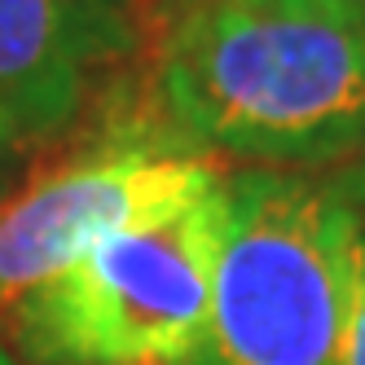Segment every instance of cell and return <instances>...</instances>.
<instances>
[{
  "mask_svg": "<svg viewBox=\"0 0 365 365\" xmlns=\"http://www.w3.org/2000/svg\"><path fill=\"white\" fill-rule=\"evenodd\" d=\"M365 259V220L334 176H225L212 304L180 365H334Z\"/></svg>",
  "mask_w": 365,
  "mask_h": 365,
  "instance_id": "cell-2",
  "label": "cell"
},
{
  "mask_svg": "<svg viewBox=\"0 0 365 365\" xmlns=\"http://www.w3.org/2000/svg\"><path fill=\"white\" fill-rule=\"evenodd\" d=\"M334 185L348 194V202L361 212V220H365V145H361V154H352V159L334 172Z\"/></svg>",
  "mask_w": 365,
  "mask_h": 365,
  "instance_id": "cell-7",
  "label": "cell"
},
{
  "mask_svg": "<svg viewBox=\"0 0 365 365\" xmlns=\"http://www.w3.org/2000/svg\"><path fill=\"white\" fill-rule=\"evenodd\" d=\"M128 40V0H0V154L66 133Z\"/></svg>",
  "mask_w": 365,
  "mask_h": 365,
  "instance_id": "cell-5",
  "label": "cell"
},
{
  "mask_svg": "<svg viewBox=\"0 0 365 365\" xmlns=\"http://www.w3.org/2000/svg\"><path fill=\"white\" fill-rule=\"evenodd\" d=\"M0 365H22V361L14 356V348H5V344H0Z\"/></svg>",
  "mask_w": 365,
  "mask_h": 365,
  "instance_id": "cell-8",
  "label": "cell"
},
{
  "mask_svg": "<svg viewBox=\"0 0 365 365\" xmlns=\"http://www.w3.org/2000/svg\"><path fill=\"white\" fill-rule=\"evenodd\" d=\"M334 365H365V259H361V277L352 291V308H348V326L339 339Z\"/></svg>",
  "mask_w": 365,
  "mask_h": 365,
  "instance_id": "cell-6",
  "label": "cell"
},
{
  "mask_svg": "<svg viewBox=\"0 0 365 365\" xmlns=\"http://www.w3.org/2000/svg\"><path fill=\"white\" fill-rule=\"evenodd\" d=\"M225 172L194 145L110 137L0 198V317L101 238L212 194Z\"/></svg>",
  "mask_w": 365,
  "mask_h": 365,
  "instance_id": "cell-4",
  "label": "cell"
},
{
  "mask_svg": "<svg viewBox=\"0 0 365 365\" xmlns=\"http://www.w3.org/2000/svg\"><path fill=\"white\" fill-rule=\"evenodd\" d=\"M159 97L194 150L255 168H344L365 145L361 0H185Z\"/></svg>",
  "mask_w": 365,
  "mask_h": 365,
  "instance_id": "cell-1",
  "label": "cell"
},
{
  "mask_svg": "<svg viewBox=\"0 0 365 365\" xmlns=\"http://www.w3.org/2000/svg\"><path fill=\"white\" fill-rule=\"evenodd\" d=\"M361 14H365V0H361Z\"/></svg>",
  "mask_w": 365,
  "mask_h": 365,
  "instance_id": "cell-9",
  "label": "cell"
},
{
  "mask_svg": "<svg viewBox=\"0 0 365 365\" xmlns=\"http://www.w3.org/2000/svg\"><path fill=\"white\" fill-rule=\"evenodd\" d=\"M225 238V180L190 207L101 238L84 259L22 295V365H180L207 326Z\"/></svg>",
  "mask_w": 365,
  "mask_h": 365,
  "instance_id": "cell-3",
  "label": "cell"
}]
</instances>
